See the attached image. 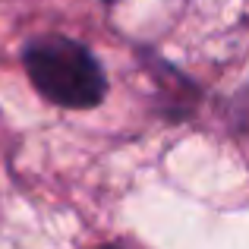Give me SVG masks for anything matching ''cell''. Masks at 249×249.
<instances>
[{
    "mask_svg": "<svg viewBox=\"0 0 249 249\" xmlns=\"http://www.w3.org/2000/svg\"><path fill=\"white\" fill-rule=\"evenodd\" d=\"M25 70L29 79L51 104L60 107H95L101 104L107 79L89 48L60 35H44L25 44Z\"/></svg>",
    "mask_w": 249,
    "mask_h": 249,
    "instance_id": "obj_1",
    "label": "cell"
},
{
    "mask_svg": "<svg viewBox=\"0 0 249 249\" xmlns=\"http://www.w3.org/2000/svg\"><path fill=\"white\" fill-rule=\"evenodd\" d=\"M101 249H136V246H129V243H107V246H101Z\"/></svg>",
    "mask_w": 249,
    "mask_h": 249,
    "instance_id": "obj_2",
    "label": "cell"
},
{
    "mask_svg": "<svg viewBox=\"0 0 249 249\" xmlns=\"http://www.w3.org/2000/svg\"><path fill=\"white\" fill-rule=\"evenodd\" d=\"M107 3H114V0H107Z\"/></svg>",
    "mask_w": 249,
    "mask_h": 249,
    "instance_id": "obj_3",
    "label": "cell"
}]
</instances>
